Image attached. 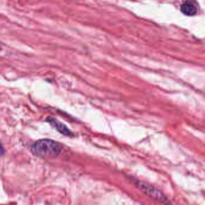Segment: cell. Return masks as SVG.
I'll list each match as a JSON object with an SVG mask.
<instances>
[{"instance_id":"cell-1","label":"cell","mask_w":205,"mask_h":205,"mask_svg":"<svg viewBox=\"0 0 205 205\" xmlns=\"http://www.w3.org/2000/svg\"><path fill=\"white\" fill-rule=\"evenodd\" d=\"M62 149V145L54 140L42 139L33 144L31 151L36 157L51 159L57 157Z\"/></svg>"},{"instance_id":"cell-2","label":"cell","mask_w":205,"mask_h":205,"mask_svg":"<svg viewBox=\"0 0 205 205\" xmlns=\"http://www.w3.org/2000/svg\"><path fill=\"white\" fill-rule=\"evenodd\" d=\"M135 184L140 190L151 198L163 203L167 202V198L163 192L154 186L140 180H136Z\"/></svg>"},{"instance_id":"cell-3","label":"cell","mask_w":205,"mask_h":205,"mask_svg":"<svg viewBox=\"0 0 205 205\" xmlns=\"http://www.w3.org/2000/svg\"><path fill=\"white\" fill-rule=\"evenodd\" d=\"M47 121L51 124L52 126L55 128V129H56L64 136L68 137H72L73 136V133L69 130L68 128L64 124L62 123L54 118L48 117Z\"/></svg>"},{"instance_id":"cell-4","label":"cell","mask_w":205,"mask_h":205,"mask_svg":"<svg viewBox=\"0 0 205 205\" xmlns=\"http://www.w3.org/2000/svg\"><path fill=\"white\" fill-rule=\"evenodd\" d=\"M180 10L183 14L187 16H192L197 12L196 7L190 2H186L182 4Z\"/></svg>"}]
</instances>
